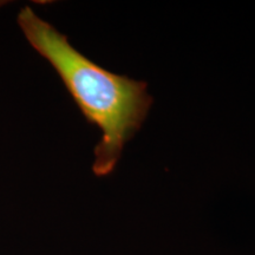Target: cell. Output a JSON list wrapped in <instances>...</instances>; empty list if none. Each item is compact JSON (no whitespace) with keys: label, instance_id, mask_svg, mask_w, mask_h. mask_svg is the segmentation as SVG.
<instances>
[{"label":"cell","instance_id":"obj_2","mask_svg":"<svg viewBox=\"0 0 255 255\" xmlns=\"http://www.w3.org/2000/svg\"><path fill=\"white\" fill-rule=\"evenodd\" d=\"M2 4H5V1H0V6H1Z\"/></svg>","mask_w":255,"mask_h":255},{"label":"cell","instance_id":"obj_1","mask_svg":"<svg viewBox=\"0 0 255 255\" xmlns=\"http://www.w3.org/2000/svg\"><path fill=\"white\" fill-rule=\"evenodd\" d=\"M18 25L30 45L53 66L85 119L101 129L92 171L98 177L110 175L154 103L148 84L110 72L87 58L30 6L19 11Z\"/></svg>","mask_w":255,"mask_h":255}]
</instances>
